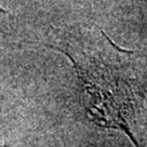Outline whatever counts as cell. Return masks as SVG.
I'll return each mask as SVG.
<instances>
[{
	"instance_id": "1",
	"label": "cell",
	"mask_w": 147,
	"mask_h": 147,
	"mask_svg": "<svg viewBox=\"0 0 147 147\" xmlns=\"http://www.w3.org/2000/svg\"><path fill=\"white\" fill-rule=\"evenodd\" d=\"M104 49L67 53L73 60L88 97V113L99 124L120 127L129 133L126 109L131 106L130 85L116 67L120 58L104 59Z\"/></svg>"
}]
</instances>
